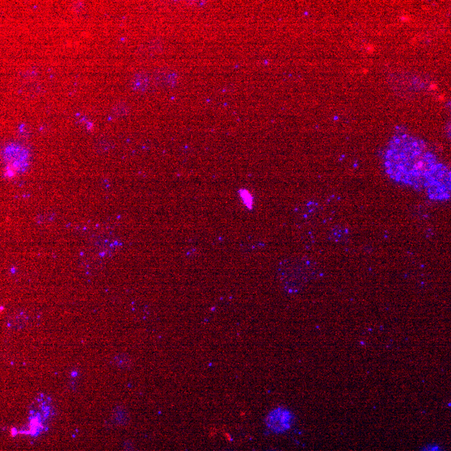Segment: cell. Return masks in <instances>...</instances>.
Returning a JSON list of instances; mask_svg holds the SVG:
<instances>
[{
	"instance_id": "1",
	"label": "cell",
	"mask_w": 451,
	"mask_h": 451,
	"mask_svg": "<svg viewBox=\"0 0 451 451\" xmlns=\"http://www.w3.org/2000/svg\"><path fill=\"white\" fill-rule=\"evenodd\" d=\"M388 176L396 183L425 192L442 165L421 139L399 133L391 139L383 157Z\"/></svg>"
},
{
	"instance_id": "2",
	"label": "cell",
	"mask_w": 451,
	"mask_h": 451,
	"mask_svg": "<svg viewBox=\"0 0 451 451\" xmlns=\"http://www.w3.org/2000/svg\"><path fill=\"white\" fill-rule=\"evenodd\" d=\"M294 422L293 413L289 408L277 406L272 408L265 417V427L273 435H282L292 428Z\"/></svg>"
},
{
	"instance_id": "3",
	"label": "cell",
	"mask_w": 451,
	"mask_h": 451,
	"mask_svg": "<svg viewBox=\"0 0 451 451\" xmlns=\"http://www.w3.org/2000/svg\"><path fill=\"white\" fill-rule=\"evenodd\" d=\"M146 84L147 81L146 77H144V75H137V77H136V78H135L132 82L134 89L138 91L145 89V88L146 87Z\"/></svg>"
},
{
	"instance_id": "4",
	"label": "cell",
	"mask_w": 451,
	"mask_h": 451,
	"mask_svg": "<svg viewBox=\"0 0 451 451\" xmlns=\"http://www.w3.org/2000/svg\"><path fill=\"white\" fill-rule=\"evenodd\" d=\"M113 112L115 113L116 116H123L125 115L126 112H128V108L125 107V105H118L116 108L113 109Z\"/></svg>"
},
{
	"instance_id": "5",
	"label": "cell",
	"mask_w": 451,
	"mask_h": 451,
	"mask_svg": "<svg viewBox=\"0 0 451 451\" xmlns=\"http://www.w3.org/2000/svg\"><path fill=\"white\" fill-rule=\"evenodd\" d=\"M448 107H449L450 112V113H451V101H450V102L449 103ZM448 136H449V137H450V138H451V120H450V123H449V125H448Z\"/></svg>"
}]
</instances>
